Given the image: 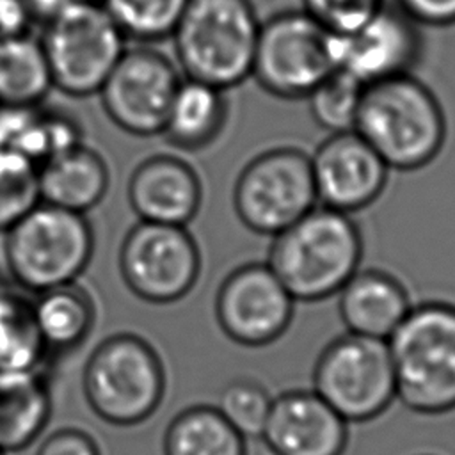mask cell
<instances>
[{"label":"cell","instance_id":"obj_32","mask_svg":"<svg viewBox=\"0 0 455 455\" xmlns=\"http://www.w3.org/2000/svg\"><path fill=\"white\" fill-rule=\"evenodd\" d=\"M395 5L419 27L455 25V0H395Z\"/></svg>","mask_w":455,"mask_h":455},{"label":"cell","instance_id":"obj_26","mask_svg":"<svg viewBox=\"0 0 455 455\" xmlns=\"http://www.w3.org/2000/svg\"><path fill=\"white\" fill-rule=\"evenodd\" d=\"M188 0H101L108 16L128 39L142 43L171 37Z\"/></svg>","mask_w":455,"mask_h":455},{"label":"cell","instance_id":"obj_30","mask_svg":"<svg viewBox=\"0 0 455 455\" xmlns=\"http://www.w3.org/2000/svg\"><path fill=\"white\" fill-rule=\"evenodd\" d=\"M386 0H302V11L332 36L355 30L375 16Z\"/></svg>","mask_w":455,"mask_h":455},{"label":"cell","instance_id":"obj_33","mask_svg":"<svg viewBox=\"0 0 455 455\" xmlns=\"http://www.w3.org/2000/svg\"><path fill=\"white\" fill-rule=\"evenodd\" d=\"M32 14L25 0H0V34L28 32Z\"/></svg>","mask_w":455,"mask_h":455},{"label":"cell","instance_id":"obj_25","mask_svg":"<svg viewBox=\"0 0 455 455\" xmlns=\"http://www.w3.org/2000/svg\"><path fill=\"white\" fill-rule=\"evenodd\" d=\"M50 359L25 295L0 290V371H39Z\"/></svg>","mask_w":455,"mask_h":455},{"label":"cell","instance_id":"obj_3","mask_svg":"<svg viewBox=\"0 0 455 455\" xmlns=\"http://www.w3.org/2000/svg\"><path fill=\"white\" fill-rule=\"evenodd\" d=\"M396 400L419 416L455 411V304L423 300L386 339Z\"/></svg>","mask_w":455,"mask_h":455},{"label":"cell","instance_id":"obj_17","mask_svg":"<svg viewBox=\"0 0 455 455\" xmlns=\"http://www.w3.org/2000/svg\"><path fill=\"white\" fill-rule=\"evenodd\" d=\"M126 194L139 220L187 226L199 213L203 183L187 160L162 153L135 165Z\"/></svg>","mask_w":455,"mask_h":455},{"label":"cell","instance_id":"obj_24","mask_svg":"<svg viewBox=\"0 0 455 455\" xmlns=\"http://www.w3.org/2000/svg\"><path fill=\"white\" fill-rule=\"evenodd\" d=\"M164 455H247V439L215 405L197 403L180 411L165 427Z\"/></svg>","mask_w":455,"mask_h":455},{"label":"cell","instance_id":"obj_9","mask_svg":"<svg viewBox=\"0 0 455 455\" xmlns=\"http://www.w3.org/2000/svg\"><path fill=\"white\" fill-rule=\"evenodd\" d=\"M318 204L309 153L275 146L256 153L233 185L238 220L259 236H275Z\"/></svg>","mask_w":455,"mask_h":455},{"label":"cell","instance_id":"obj_14","mask_svg":"<svg viewBox=\"0 0 455 455\" xmlns=\"http://www.w3.org/2000/svg\"><path fill=\"white\" fill-rule=\"evenodd\" d=\"M331 37L336 69L363 85L412 73L423 55L421 27L395 4H386L355 30Z\"/></svg>","mask_w":455,"mask_h":455},{"label":"cell","instance_id":"obj_36","mask_svg":"<svg viewBox=\"0 0 455 455\" xmlns=\"http://www.w3.org/2000/svg\"><path fill=\"white\" fill-rule=\"evenodd\" d=\"M0 455H5V453H2V451H0Z\"/></svg>","mask_w":455,"mask_h":455},{"label":"cell","instance_id":"obj_7","mask_svg":"<svg viewBox=\"0 0 455 455\" xmlns=\"http://www.w3.org/2000/svg\"><path fill=\"white\" fill-rule=\"evenodd\" d=\"M311 384L348 425L380 418L396 402L387 341L354 332L332 338L315 361Z\"/></svg>","mask_w":455,"mask_h":455},{"label":"cell","instance_id":"obj_13","mask_svg":"<svg viewBox=\"0 0 455 455\" xmlns=\"http://www.w3.org/2000/svg\"><path fill=\"white\" fill-rule=\"evenodd\" d=\"M295 304L267 261H249L222 279L215 295V318L233 343L261 348L288 331Z\"/></svg>","mask_w":455,"mask_h":455},{"label":"cell","instance_id":"obj_31","mask_svg":"<svg viewBox=\"0 0 455 455\" xmlns=\"http://www.w3.org/2000/svg\"><path fill=\"white\" fill-rule=\"evenodd\" d=\"M36 455H101L91 434L75 427H62L48 434Z\"/></svg>","mask_w":455,"mask_h":455},{"label":"cell","instance_id":"obj_15","mask_svg":"<svg viewBox=\"0 0 455 455\" xmlns=\"http://www.w3.org/2000/svg\"><path fill=\"white\" fill-rule=\"evenodd\" d=\"M309 158L322 206L352 215L371 206L387 187L391 169L355 130L329 133Z\"/></svg>","mask_w":455,"mask_h":455},{"label":"cell","instance_id":"obj_5","mask_svg":"<svg viewBox=\"0 0 455 455\" xmlns=\"http://www.w3.org/2000/svg\"><path fill=\"white\" fill-rule=\"evenodd\" d=\"M167 375L156 348L139 334L117 332L101 339L82 370L85 403L101 421L135 427L164 402Z\"/></svg>","mask_w":455,"mask_h":455},{"label":"cell","instance_id":"obj_4","mask_svg":"<svg viewBox=\"0 0 455 455\" xmlns=\"http://www.w3.org/2000/svg\"><path fill=\"white\" fill-rule=\"evenodd\" d=\"M259 18L251 0H188L171 36L185 78L229 91L251 78Z\"/></svg>","mask_w":455,"mask_h":455},{"label":"cell","instance_id":"obj_29","mask_svg":"<svg viewBox=\"0 0 455 455\" xmlns=\"http://www.w3.org/2000/svg\"><path fill=\"white\" fill-rule=\"evenodd\" d=\"M274 396L256 379L236 377L220 389L217 411L245 439H259Z\"/></svg>","mask_w":455,"mask_h":455},{"label":"cell","instance_id":"obj_10","mask_svg":"<svg viewBox=\"0 0 455 455\" xmlns=\"http://www.w3.org/2000/svg\"><path fill=\"white\" fill-rule=\"evenodd\" d=\"M336 69L332 37L302 9L261 21L251 78L279 100H306Z\"/></svg>","mask_w":455,"mask_h":455},{"label":"cell","instance_id":"obj_20","mask_svg":"<svg viewBox=\"0 0 455 455\" xmlns=\"http://www.w3.org/2000/svg\"><path fill=\"white\" fill-rule=\"evenodd\" d=\"M53 409L46 373L0 371V451L18 453L43 434Z\"/></svg>","mask_w":455,"mask_h":455},{"label":"cell","instance_id":"obj_23","mask_svg":"<svg viewBox=\"0 0 455 455\" xmlns=\"http://www.w3.org/2000/svg\"><path fill=\"white\" fill-rule=\"evenodd\" d=\"M50 89L53 85L41 41L28 32L0 34V105L36 107Z\"/></svg>","mask_w":455,"mask_h":455},{"label":"cell","instance_id":"obj_12","mask_svg":"<svg viewBox=\"0 0 455 455\" xmlns=\"http://www.w3.org/2000/svg\"><path fill=\"white\" fill-rule=\"evenodd\" d=\"M174 60L151 46L126 48L98 94L108 119L135 137L160 135L181 82Z\"/></svg>","mask_w":455,"mask_h":455},{"label":"cell","instance_id":"obj_16","mask_svg":"<svg viewBox=\"0 0 455 455\" xmlns=\"http://www.w3.org/2000/svg\"><path fill=\"white\" fill-rule=\"evenodd\" d=\"M259 441L270 455H345L348 423L311 387L274 396Z\"/></svg>","mask_w":455,"mask_h":455},{"label":"cell","instance_id":"obj_34","mask_svg":"<svg viewBox=\"0 0 455 455\" xmlns=\"http://www.w3.org/2000/svg\"><path fill=\"white\" fill-rule=\"evenodd\" d=\"M75 2H82V0H25L28 11L32 14V20H41L43 23H46L57 12H60L64 7H68Z\"/></svg>","mask_w":455,"mask_h":455},{"label":"cell","instance_id":"obj_8","mask_svg":"<svg viewBox=\"0 0 455 455\" xmlns=\"http://www.w3.org/2000/svg\"><path fill=\"white\" fill-rule=\"evenodd\" d=\"M52 85L82 98L100 91L126 50V37L100 2H75L44 23L39 39Z\"/></svg>","mask_w":455,"mask_h":455},{"label":"cell","instance_id":"obj_18","mask_svg":"<svg viewBox=\"0 0 455 455\" xmlns=\"http://www.w3.org/2000/svg\"><path fill=\"white\" fill-rule=\"evenodd\" d=\"M414 306L405 284L384 268H359L338 291L347 332L387 339Z\"/></svg>","mask_w":455,"mask_h":455},{"label":"cell","instance_id":"obj_22","mask_svg":"<svg viewBox=\"0 0 455 455\" xmlns=\"http://www.w3.org/2000/svg\"><path fill=\"white\" fill-rule=\"evenodd\" d=\"M34 315L48 355L76 350L91 334L96 309L87 290L76 283L37 293Z\"/></svg>","mask_w":455,"mask_h":455},{"label":"cell","instance_id":"obj_1","mask_svg":"<svg viewBox=\"0 0 455 455\" xmlns=\"http://www.w3.org/2000/svg\"><path fill=\"white\" fill-rule=\"evenodd\" d=\"M393 171L430 165L444 148L448 123L435 92L414 73L364 87L354 128Z\"/></svg>","mask_w":455,"mask_h":455},{"label":"cell","instance_id":"obj_11","mask_svg":"<svg viewBox=\"0 0 455 455\" xmlns=\"http://www.w3.org/2000/svg\"><path fill=\"white\" fill-rule=\"evenodd\" d=\"M119 272L144 302L172 304L187 297L201 275V251L187 226L139 220L124 235Z\"/></svg>","mask_w":455,"mask_h":455},{"label":"cell","instance_id":"obj_2","mask_svg":"<svg viewBox=\"0 0 455 455\" xmlns=\"http://www.w3.org/2000/svg\"><path fill=\"white\" fill-rule=\"evenodd\" d=\"M363 251L352 215L316 204L272 236L267 263L297 302H320L361 268Z\"/></svg>","mask_w":455,"mask_h":455},{"label":"cell","instance_id":"obj_6","mask_svg":"<svg viewBox=\"0 0 455 455\" xmlns=\"http://www.w3.org/2000/svg\"><path fill=\"white\" fill-rule=\"evenodd\" d=\"M92 251L94 235L85 213L43 201L4 231V258L11 277L36 293L75 283Z\"/></svg>","mask_w":455,"mask_h":455},{"label":"cell","instance_id":"obj_28","mask_svg":"<svg viewBox=\"0 0 455 455\" xmlns=\"http://www.w3.org/2000/svg\"><path fill=\"white\" fill-rule=\"evenodd\" d=\"M39 201V165L20 151L0 148V233Z\"/></svg>","mask_w":455,"mask_h":455},{"label":"cell","instance_id":"obj_35","mask_svg":"<svg viewBox=\"0 0 455 455\" xmlns=\"http://www.w3.org/2000/svg\"><path fill=\"white\" fill-rule=\"evenodd\" d=\"M418 455H437V453H418Z\"/></svg>","mask_w":455,"mask_h":455},{"label":"cell","instance_id":"obj_19","mask_svg":"<svg viewBox=\"0 0 455 455\" xmlns=\"http://www.w3.org/2000/svg\"><path fill=\"white\" fill-rule=\"evenodd\" d=\"M108 183L107 162L84 142L39 165L41 201L76 213H85L100 204Z\"/></svg>","mask_w":455,"mask_h":455},{"label":"cell","instance_id":"obj_21","mask_svg":"<svg viewBox=\"0 0 455 455\" xmlns=\"http://www.w3.org/2000/svg\"><path fill=\"white\" fill-rule=\"evenodd\" d=\"M226 92L212 84L183 76L160 135L167 144L183 151L212 146L228 123L229 101Z\"/></svg>","mask_w":455,"mask_h":455},{"label":"cell","instance_id":"obj_27","mask_svg":"<svg viewBox=\"0 0 455 455\" xmlns=\"http://www.w3.org/2000/svg\"><path fill=\"white\" fill-rule=\"evenodd\" d=\"M364 87L350 75L334 69L306 98L313 121L327 135L354 130Z\"/></svg>","mask_w":455,"mask_h":455}]
</instances>
